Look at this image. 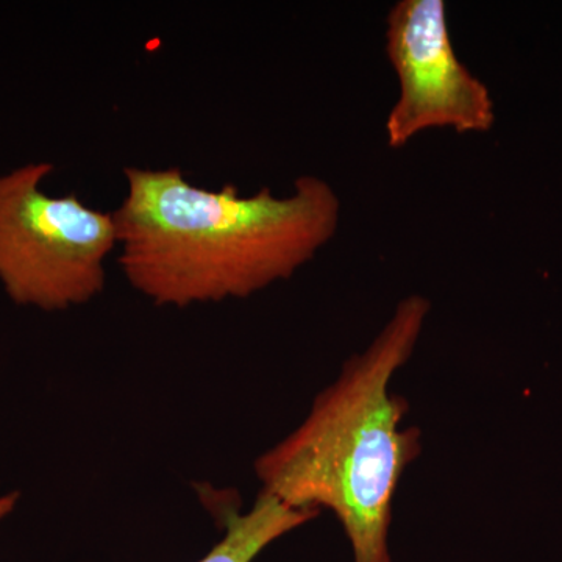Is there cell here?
Wrapping results in <instances>:
<instances>
[{"instance_id":"cell-1","label":"cell","mask_w":562,"mask_h":562,"mask_svg":"<svg viewBox=\"0 0 562 562\" xmlns=\"http://www.w3.org/2000/svg\"><path fill=\"white\" fill-rule=\"evenodd\" d=\"M127 194L114 211L120 265L155 305L250 297L288 280L335 238L341 199L305 176L277 198L235 184L194 187L179 168H125Z\"/></svg>"},{"instance_id":"cell-2","label":"cell","mask_w":562,"mask_h":562,"mask_svg":"<svg viewBox=\"0 0 562 562\" xmlns=\"http://www.w3.org/2000/svg\"><path fill=\"white\" fill-rule=\"evenodd\" d=\"M428 313L422 295L403 299L371 346L317 395L301 427L255 462L265 494L291 508L335 514L353 562H392V502L420 452V431L402 427L408 405L390 386Z\"/></svg>"},{"instance_id":"cell-3","label":"cell","mask_w":562,"mask_h":562,"mask_svg":"<svg viewBox=\"0 0 562 562\" xmlns=\"http://www.w3.org/2000/svg\"><path fill=\"white\" fill-rule=\"evenodd\" d=\"M52 172L40 161L0 176V284L16 305L61 312L101 294L117 228L76 192L44 191Z\"/></svg>"},{"instance_id":"cell-4","label":"cell","mask_w":562,"mask_h":562,"mask_svg":"<svg viewBox=\"0 0 562 562\" xmlns=\"http://www.w3.org/2000/svg\"><path fill=\"white\" fill-rule=\"evenodd\" d=\"M386 55L397 77V101L387 113V146L402 149L420 133L452 128L490 133L494 99L458 57L442 0H401L386 20Z\"/></svg>"},{"instance_id":"cell-5","label":"cell","mask_w":562,"mask_h":562,"mask_svg":"<svg viewBox=\"0 0 562 562\" xmlns=\"http://www.w3.org/2000/svg\"><path fill=\"white\" fill-rule=\"evenodd\" d=\"M317 512L295 509L261 492L249 513L225 517V536L198 562H251L281 536L302 527Z\"/></svg>"},{"instance_id":"cell-6","label":"cell","mask_w":562,"mask_h":562,"mask_svg":"<svg viewBox=\"0 0 562 562\" xmlns=\"http://www.w3.org/2000/svg\"><path fill=\"white\" fill-rule=\"evenodd\" d=\"M18 502H20V494L18 492L0 495V520L5 519L9 514L14 512Z\"/></svg>"}]
</instances>
